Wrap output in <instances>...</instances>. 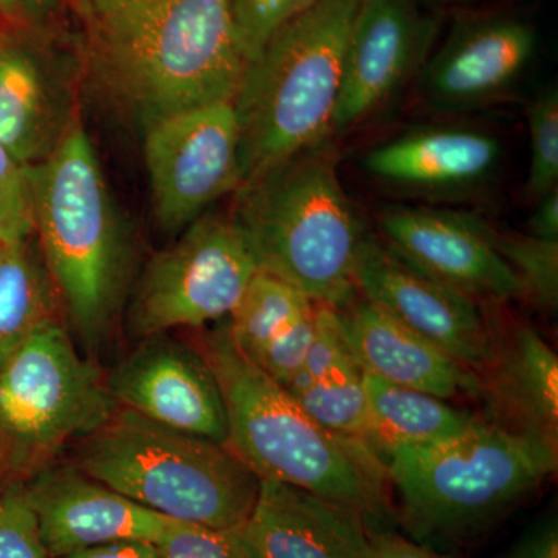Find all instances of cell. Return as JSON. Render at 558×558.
Masks as SVG:
<instances>
[{
    "mask_svg": "<svg viewBox=\"0 0 558 558\" xmlns=\"http://www.w3.org/2000/svg\"><path fill=\"white\" fill-rule=\"evenodd\" d=\"M90 75L143 128L234 102L247 58L229 0H80Z\"/></svg>",
    "mask_w": 558,
    "mask_h": 558,
    "instance_id": "cell-1",
    "label": "cell"
},
{
    "mask_svg": "<svg viewBox=\"0 0 558 558\" xmlns=\"http://www.w3.org/2000/svg\"><path fill=\"white\" fill-rule=\"evenodd\" d=\"M222 392L227 440L259 480L279 481L354 510L371 529L391 510L384 462L368 444L318 425L231 340L227 323L194 337Z\"/></svg>",
    "mask_w": 558,
    "mask_h": 558,
    "instance_id": "cell-2",
    "label": "cell"
},
{
    "mask_svg": "<svg viewBox=\"0 0 558 558\" xmlns=\"http://www.w3.org/2000/svg\"><path fill=\"white\" fill-rule=\"evenodd\" d=\"M27 172L44 263L90 354L100 349L123 304L131 245L81 120L49 159Z\"/></svg>",
    "mask_w": 558,
    "mask_h": 558,
    "instance_id": "cell-3",
    "label": "cell"
},
{
    "mask_svg": "<svg viewBox=\"0 0 558 558\" xmlns=\"http://www.w3.org/2000/svg\"><path fill=\"white\" fill-rule=\"evenodd\" d=\"M234 194L230 216L259 270L333 310L357 299L355 259L368 230L341 185L328 140Z\"/></svg>",
    "mask_w": 558,
    "mask_h": 558,
    "instance_id": "cell-4",
    "label": "cell"
},
{
    "mask_svg": "<svg viewBox=\"0 0 558 558\" xmlns=\"http://www.w3.org/2000/svg\"><path fill=\"white\" fill-rule=\"evenodd\" d=\"M557 447L480 421L458 438L399 446L381 459L411 539L429 546L476 534L556 473Z\"/></svg>",
    "mask_w": 558,
    "mask_h": 558,
    "instance_id": "cell-5",
    "label": "cell"
},
{
    "mask_svg": "<svg viewBox=\"0 0 558 558\" xmlns=\"http://www.w3.org/2000/svg\"><path fill=\"white\" fill-rule=\"evenodd\" d=\"M360 0H319L245 69L234 98L241 185L328 140Z\"/></svg>",
    "mask_w": 558,
    "mask_h": 558,
    "instance_id": "cell-6",
    "label": "cell"
},
{
    "mask_svg": "<svg viewBox=\"0 0 558 558\" xmlns=\"http://www.w3.org/2000/svg\"><path fill=\"white\" fill-rule=\"evenodd\" d=\"M73 465L143 508L211 529L244 526L259 494L260 480L229 447L120 405Z\"/></svg>",
    "mask_w": 558,
    "mask_h": 558,
    "instance_id": "cell-7",
    "label": "cell"
},
{
    "mask_svg": "<svg viewBox=\"0 0 558 558\" xmlns=\"http://www.w3.org/2000/svg\"><path fill=\"white\" fill-rule=\"evenodd\" d=\"M117 407L61 318L40 326L0 368V495L53 464L72 440L97 432Z\"/></svg>",
    "mask_w": 558,
    "mask_h": 558,
    "instance_id": "cell-8",
    "label": "cell"
},
{
    "mask_svg": "<svg viewBox=\"0 0 558 558\" xmlns=\"http://www.w3.org/2000/svg\"><path fill=\"white\" fill-rule=\"evenodd\" d=\"M258 270L231 216H199L143 271L130 310L131 336L143 340L230 317Z\"/></svg>",
    "mask_w": 558,
    "mask_h": 558,
    "instance_id": "cell-9",
    "label": "cell"
},
{
    "mask_svg": "<svg viewBox=\"0 0 558 558\" xmlns=\"http://www.w3.org/2000/svg\"><path fill=\"white\" fill-rule=\"evenodd\" d=\"M143 130L154 215L161 229H186L202 209L240 189L234 102L185 110Z\"/></svg>",
    "mask_w": 558,
    "mask_h": 558,
    "instance_id": "cell-10",
    "label": "cell"
},
{
    "mask_svg": "<svg viewBox=\"0 0 558 558\" xmlns=\"http://www.w3.org/2000/svg\"><path fill=\"white\" fill-rule=\"evenodd\" d=\"M360 296L483 377L494 359L495 336L478 303L417 269L387 242L366 231L354 269Z\"/></svg>",
    "mask_w": 558,
    "mask_h": 558,
    "instance_id": "cell-11",
    "label": "cell"
},
{
    "mask_svg": "<svg viewBox=\"0 0 558 558\" xmlns=\"http://www.w3.org/2000/svg\"><path fill=\"white\" fill-rule=\"evenodd\" d=\"M438 25L417 0H360L330 135L355 130L421 72Z\"/></svg>",
    "mask_w": 558,
    "mask_h": 558,
    "instance_id": "cell-12",
    "label": "cell"
},
{
    "mask_svg": "<svg viewBox=\"0 0 558 558\" xmlns=\"http://www.w3.org/2000/svg\"><path fill=\"white\" fill-rule=\"evenodd\" d=\"M537 51L534 25L513 14H462L421 69L418 89L439 112H469L505 100Z\"/></svg>",
    "mask_w": 558,
    "mask_h": 558,
    "instance_id": "cell-13",
    "label": "cell"
},
{
    "mask_svg": "<svg viewBox=\"0 0 558 558\" xmlns=\"http://www.w3.org/2000/svg\"><path fill=\"white\" fill-rule=\"evenodd\" d=\"M76 64L51 40L0 32V143L31 168L80 119Z\"/></svg>",
    "mask_w": 558,
    "mask_h": 558,
    "instance_id": "cell-14",
    "label": "cell"
},
{
    "mask_svg": "<svg viewBox=\"0 0 558 558\" xmlns=\"http://www.w3.org/2000/svg\"><path fill=\"white\" fill-rule=\"evenodd\" d=\"M106 385L120 407L165 427L226 446L222 392L193 343L167 333L143 339L112 369Z\"/></svg>",
    "mask_w": 558,
    "mask_h": 558,
    "instance_id": "cell-15",
    "label": "cell"
},
{
    "mask_svg": "<svg viewBox=\"0 0 558 558\" xmlns=\"http://www.w3.org/2000/svg\"><path fill=\"white\" fill-rule=\"evenodd\" d=\"M381 240L402 258L472 299H524L515 271L487 236V223L465 213L389 207L380 215Z\"/></svg>",
    "mask_w": 558,
    "mask_h": 558,
    "instance_id": "cell-16",
    "label": "cell"
},
{
    "mask_svg": "<svg viewBox=\"0 0 558 558\" xmlns=\"http://www.w3.org/2000/svg\"><path fill=\"white\" fill-rule=\"evenodd\" d=\"M21 488L49 558L123 539L160 545L175 521L143 508L73 464H51Z\"/></svg>",
    "mask_w": 558,
    "mask_h": 558,
    "instance_id": "cell-17",
    "label": "cell"
},
{
    "mask_svg": "<svg viewBox=\"0 0 558 558\" xmlns=\"http://www.w3.org/2000/svg\"><path fill=\"white\" fill-rule=\"evenodd\" d=\"M501 143L473 128L435 126L407 132L371 149L363 167L389 189L425 197L473 193L494 178Z\"/></svg>",
    "mask_w": 558,
    "mask_h": 558,
    "instance_id": "cell-18",
    "label": "cell"
},
{
    "mask_svg": "<svg viewBox=\"0 0 558 558\" xmlns=\"http://www.w3.org/2000/svg\"><path fill=\"white\" fill-rule=\"evenodd\" d=\"M337 314L349 352L362 373L440 399L486 395L478 374L369 300L359 295Z\"/></svg>",
    "mask_w": 558,
    "mask_h": 558,
    "instance_id": "cell-19",
    "label": "cell"
},
{
    "mask_svg": "<svg viewBox=\"0 0 558 558\" xmlns=\"http://www.w3.org/2000/svg\"><path fill=\"white\" fill-rule=\"evenodd\" d=\"M242 529L256 558H369L362 515L279 481L260 480Z\"/></svg>",
    "mask_w": 558,
    "mask_h": 558,
    "instance_id": "cell-20",
    "label": "cell"
},
{
    "mask_svg": "<svg viewBox=\"0 0 558 558\" xmlns=\"http://www.w3.org/2000/svg\"><path fill=\"white\" fill-rule=\"evenodd\" d=\"M481 379L508 427L558 449V357L537 330L519 326L506 340L495 337L494 359Z\"/></svg>",
    "mask_w": 558,
    "mask_h": 558,
    "instance_id": "cell-21",
    "label": "cell"
},
{
    "mask_svg": "<svg viewBox=\"0 0 558 558\" xmlns=\"http://www.w3.org/2000/svg\"><path fill=\"white\" fill-rule=\"evenodd\" d=\"M368 398L369 429L366 444L377 457L399 446H432L458 438L481 421L418 389L400 387L363 373ZM381 461V459H380Z\"/></svg>",
    "mask_w": 558,
    "mask_h": 558,
    "instance_id": "cell-22",
    "label": "cell"
},
{
    "mask_svg": "<svg viewBox=\"0 0 558 558\" xmlns=\"http://www.w3.org/2000/svg\"><path fill=\"white\" fill-rule=\"evenodd\" d=\"M32 238L0 244V368L40 326L60 318V295Z\"/></svg>",
    "mask_w": 558,
    "mask_h": 558,
    "instance_id": "cell-23",
    "label": "cell"
},
{
    "mask_svg": "<svg viewBox=\"0 0 558 558\" xmlns=\"http://www.w3.org/2000/svg\"><path fill=\"white\" fill-rule=\"evenodd\" d=\"M314 301L275 275L258 270L231 312L227 328L231 340L250 360L258 357L282 329Z\"/></svg>",
    "mask_w": 558,
    "mask_h": 558,
    "instance_id": "cell-24",
    "label": "cell"
},
{
    "mask_svg": "<svg viewBox=\"0 0 558 558\" xmlns=\"http://www.w3.org/2000/svg\"><path fill=\"white\" fill-rule=\"evenodd\" d=\"M290 396L323 428L366 444L369 429L368 398L357 363H348L325 379L314 381Z\"/></svg>",
    "mask_w": 558,
    "mask_h": 558,
    "instance_id": "cell-25",
    "label": "cell"
},
{
    "mask_svg": "<svg viewBox=\"0 0 558 558\" xmlns=\"http://www.w3.org/2000/svg\"><path fill=\"white\" fill-rule=\"evenodd\" d=\"M492 245L515 271L524 299L538 310L556 312L558 306V241L534 234L499 233L487 223Z\"/></svg>",
    "mask_w": 558,
    "mask_h": 558,
    "instance_id": "cell-26",
    "label": "cell"
},
{
    "mask_svg": "<svg viewBox=\"0 0 558 558\" xmlns=\"http://www.w3.org/2000/svg\"><path fill=\"white\" fill-rule=\"evenodd\" d=\"M531 163L527 196L538 201L558 189V89L556 84L535 95L526 109Z\"/></svg>",
    "mask_w": 558,
    "mask_h": 558,
    "instance_id": "cell-27",
    "label": "cell"
},
{
    "mask_svg": "<svg viewBox=\"0 0 558 558\" xmlns=\"http://www.w3.org/2000/svg\"><path fill=\"white\" fill-rule=\"evenodd\" d=\"M319 0H229L231 17L247 62L290 21Z\"/></svg>",
    "mask_w": 558,
    "mask_h": 558,
    "instance_id": "cell-28",
    "label": "cell"
},
{
    "mask_svg": "<svg viewBox=\"0 0 558 558\" xmlns=\"http://www.w3.org/2000/svg\"><path fill=\"white\" fill-rule=\"evenodd\" d=\"M211 529L174 521L160 543V558H256L244 529Z\"/></svg>",
    "mask_w": 558,
    "mask_h": 558,
    "instance_id": "cell-29",
    "label": "cell"
},
{
    "mask_svg": "<svg viewBox=\"0 0 558 558\" xmlns=\"http://www.w3.org/2000/svg\"><path fill=\"white\" fill-rule=\"evenodd\" d=\"M354 362L341 332L339 314L333 307L315 303V329L306 359L288 389L290 395L300 392L314 381L328 377L333 371Z\"/></svg>",
    "mask_w": 558,
    "mask_h": 558,
    "instance_id": "cell-30",
    "label": "cell"
},
{
    "mask_svg": "<svg viewBox=\"0 0 558 558\" xmlns=\"http://www.w3.org/2000/svg\"><path fill=\"white\" fill-rule=\"evenodd\" d=\"M35 236L27 167L0 143V244Z\"/></svg>",
    "mask_w": 558,
    "mask_h": 558,
    "instance_id": "cell-31",
    "label": "cell"
},
{
    "mask_svg": "<svg viewBox=\"0 0 558 558\" xmlns=\"http://www.w3.org/2000/svg\"><path fill=\"white\" fill-rule=\"evenodd\" d=\"M315 329V303L275 337L258 357L252 360L271 380L288 388L306 359Z\"/></svg>",
    "mask_w": 558,
    "mask_h": 558,
    "instance_id": "cell-32",
    "label": "cell"
},
{
    "mask_svg": "<svg viewBox=\"0 0 558 558\" xmlns=\"http://www.w3.org/2000/svg\"><path fill=\"white\" fill-rule=\"evenodd\" d=\"M0 558H49L21 487L0 495Z\"/></svg>",
    "mask_w": 558,
    "mask_h": 558,
    "instance_id": "cell-33",
    "label": "cell"
},
{
    "mask_svg": "<svg viewBox=\"0 0 558 558\" xmlns=\"http://www.w3.org/2000/svg\"><path fill=\"white\" fill-rule=\"evenodd\" d=\"M369 558H457L421 545L387 527L368 529Z\"/></svg>",
    "mask_w": 558,
    "mask_h": 558,
    "instance_id": "cell-34",
    "label": "cell"
},
{
    "mask_svg": "<svg viewBox=\"0 0 558 558\" xmlns=\"http://www.w3.org/2000/svg\"><path fill=\"white\" fill-rule=\"evenodd\" d=\"M505 558H558L556 513H550L529 527Z\"/></svg>",
    "mask_w": 558,
    "mask_h": 558,
    "instance_id": "cell-35",
    "label": "cell"
},
{
    "mask_svg": "<svg viewBox=\"0 0 558 558\" xmlns=\"http://www.w3.org/2000/svg\"><path fill=\"white\" fill-rule=\"evenodd\" d=\"M57 558H160V549L156 543L123 539V542L105 543V545L73 550Z\"/></svg>",
    "mask_w": 558,
    "mask_h": 558,
    "instance_id": "cell-36",
    "label": "cell"
},
{
    "mask_svg": "<svg viewBox=\"0 0 558 558\" xmlns=\"http://www.w3.org/2000/svg\"><path fill=\"white\" fill-rule=\"evenodd\" d=\"M537 207L529 219V233L543 240L558 241V189L535 201Z\"/></svg>",
    "mask_w": 558,
    "mask_h": 558,
    "instance_id": "cell-37",
    "label": "cell"
},
{
    "mask_svg": "<svg viewBox=\"0 0 558 558\" xmlns=\"http://www.w3.org/2000/svg\"><path fill=\"white\" fill-rule=\"evenodd\" d=\"M38 0H0V14L11 21L24 20L32 13Z\"/></svg>",
    "mask_w": 558,
    "mask_h": 558,
    "instance_id": "cell-38",
    "label": "cell"
},
{
    "mask_svg": "<svg viewBox=\"0 0 558 558\" xmlns=\"http://www.w3.org/2000/svg\"><path fill=\"white\" fill-rule=\"evenodd\" d=\"M422 5H436V3L457 2V0H417Z\"/></svg>",
    "mask_w": 558,
    "mask_h": 558,
    "instance_id": "cell-39",
    "label": "cell"
},
{
    "mask_svg": "<svg viewBox=\"0 0 558 558\" xmlns=\"http://www.w3.org/2000/svg\"><path fill=\"white\" fill-rule=\"evenodd\" d=\"M65 2H69V3H70V5L75 7V5H76V3H78V2H80V0H65Z\"/></svg>",
    "mask_w": 558,
    "mask_h": 558,
    "instance_id": "cell-40",
    "label": "cell"
}]
</instances>
